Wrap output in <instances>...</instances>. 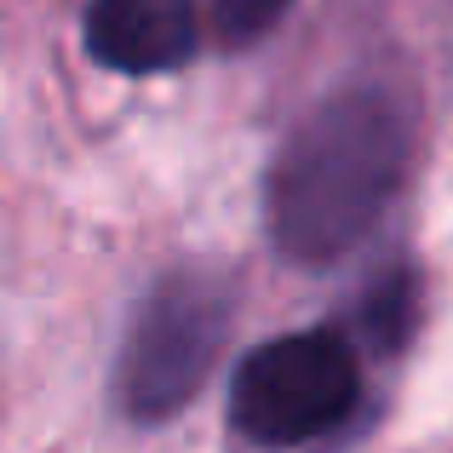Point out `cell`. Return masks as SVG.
<instances>
[{
	"mask_svg": "<svg viewBox=\"0 0 453 453\" xmlns=\"http://www.w3.org/2000/svg\"><path fill=\"white\" fill-rule=\"evenodd\" d=\"M419 133V92L396 75H356L321 92L270 155V247L299 270L350 258L408 189Z\"/></svg>",
	"mask_w": 453,
	"mask_h": 453,
	"instance_id": "1",
	"label": "cell"
},
{
	"mask_svg": "<svg viewBox=\"0 0 453 453\" xmlns=\"http://www.w3.org/2000/svg\"><path fill=\"white\" fill-rule=\"evenodd\" d=\"M235 327V288L212 265H173L138 299L115 356V402L133 425H166L201 396Z\"/></svg>",
	"mask_w": 453,
	"mask_h": 453,
	"instance_id": "2",
	"label": "cell"
},
{
	"mask_svg": "<svg viewBox=\"0 0 453 453\" xmlns=\"http://www.w3.org/2000/svg\"><path fill=\"white\" fill-rule=\"evenodd\" d=\"M362 408V356L344 327H299L265 339L230 373V431L247 448L288 453L344 431Z\"/></svg>",
	"mask_w": 453,
	"mask_h": 453,
	"instance_id": "3",
	"label": "cell"
},
{
	"mask_svg": "<svg viewBox=\"0 0 453 453\" xmlns=\"http://www.w3.org/2000/svg\"><path fill=\"white\" fill-rule=\"evenodd\" d=\"M87 58L115 75H166L201 52L196 0H87Z\"/></svg>",
	"mask_w": 453,
	"mask_h": 453,
	"instance_id": "4",
	"label": "cell"
},
{
	"mask_svg": "<svg viewBox=\"0 0 453 453\" xmlns=\"http://www.w3.org/2000/svg\"><path fill=\"white\" fill-rule=\"evenodd\" d=\"M419 316H425V276L402 258V265L373 270V281L350 299L339 327L356 344V356H402L419 333Z\"/></svg>",
	"mask_w": 453,
	"mask_h": 453,
	"instance_id": "5",
	"label": "cell"
},
{
	"mask_svg": "<svg viewBox=\"0 0 453 453\" xmlns=\"http://www.w3.org/2000/svg\"><path fill=\"white\" fill-rule=\"evenodd\" d=\"M293 0H207L212 12V29H219L224 46H253L288 18Z\"/></svg>",
	"mask_w": 453,
	"mask_h": 453,
	"instance_id": "6",
	"label": "cell"
}]
</instances>
